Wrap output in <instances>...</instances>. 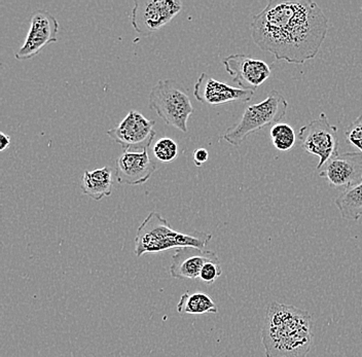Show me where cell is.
Here are the masks:
<instances>
[{"label":"cell","mask_w":362,"mask_h":357,"mask_svg":"<svg viewBox=\"0 0 362 357\" xmlns=\"http://www.w3.org/2000/svg\"><path fill=\"white\" fill-rule=\"evenodd\" d=\"M253 42L276 60L305 64L316 57L328 31V19L312 0H271L250 25Z\"/></svg>","instance_id":"6da1fadb"},{"label":"cell","mask_w":362,"mask_h":357,"mask_svg":"<svg viewBox=\"0 0 362 357\" xmlns=\"http://www.w3.org/2000/svg\"><path fill=\"white\" fill-rule=\"evenodd\" d=\"M262 342L267 357H307L313 343L312 316L296 307L271 303Z\"/></svg>","instance_id":"7a4b0ae2"},{"label":"cell","mask_w":362,"mask_h":357,"mask_svg":"<svg viewBox=\"0 0 362 357\" xmlns=\"http://www.w3.org/2000/svg\"><path fill=\"white\" fill-rule=\"evenodd\" d=\"M210 233L194 230L191 234L178 232L170 227L166 218L158 212H151L138 228L135 237L136 257L158 254L172 248L194 247L203 250L211 241Z\"/></svg>","instance_id":"3957f363"},{"label":"cell","mask_w":362,"mask_h":357,"mask_svg":"<svg viewBox=\"0 0 362 357\" xmlns=\"http://www.w3.org/2000/svg\"><path fill=\"white\" fill-rule=\"evenodd\" d=\"M287 107L286 99L279 92L273 90L262 103L248 106L239 122L226 129L223 139L232 146H241L252 133L279 124L286 115Z\"/></svg>","instance_id":"277c9868"},{"label":"cell","mask_w":362,"mask_h":357,"mask_svg":"<svg viewBox=\"0 0 362 357\" xmlns=\"http://www.w3.org/2000/svg\"><path fill=\"white\" fill-rule=\"evenodd\" d=\"M149 107L172 127L187 132V121L194 112L191 99L175 80L158 81L148 95Z\"/></svg>","instance_id":"5b68a950"},{"label":"cell","mask_w":362,"mask_h":357,"mask_svg":"<svg viewBox=\"0 0 362 357\" xmlns=\"http://www.w3.org/2000/svg\"><path fill=\"white\" fill-rule=\"evenodd\" d=\"M298 139L305 151L319 158L316 170L339 155L338 127L329 123L325 112L300 128Z\"/></svg>","instance_id":"8992f818"},{"label":"cell","mask_w":362,"mask_h":357,"mask_svg":"<svg viewBox=\"0 0 362 357\" xmlns=\"http://www.w3.org/2000/svg\"><path fill=\"white\" fill-rule=\"evenodd\" d=\"M182 10L178 0H136L131 23L138 35L148 36L171 22Z\"/></svg>","instance_id":"52a82bcc"},{"label":"cell","mask_w":362,"mask_h":357,"mask_svg":"<svg viewBox=\"0 0 362 357\" xmlns=\"http://www.w3.org/2000/svg\"><path fill=\"white\" fill-rule=\"evenodd\" d=\"M156 122L146 119L137 110H131L117 127L107 131L110 139L124 151L141 153L148 150L156 137Z\"/></svg>","instance_id":"ba28073f"},{"label":"cell","mask_w":362,"mask_h":357,"mask_svg":"<svg viewBox=\"0 0 362 357\" xmlns=\"http://www.w3.org/2000/svg\"><path fill=\"white\" fill-rule=\"evenodd\" d=\"M59 22L53 13L45 10L35 11L31 16L30 28L24 44L15 53L17 60L35 57L44 47L58 42Z\"/></svg>","instance_id":"9c48e42d"},{"label":"cell","mask_w":362,"mask_h":357,"mask_svg":"<svg viewBox=\"0 0 362 357\" xmlns=\"http://www.w3.org/2000/svg\"><path fill=\"white\" fill-rule=\"evenodd\" d=\"M226 71L241 89L255 91L270 78V65L245 54H234L223 60Z\"/></svg>","instance_id":"30bf717a"},{"label":"cell","mask_w":362,"mask_h":357,"mask_svg":"<svg viewBox=\"0 0 362 357\" xmlns=\"http://www.w3.org/2000/svg\"><path fill=\"white\" fill-rule=\"evenodd\" d=\"M337 189H349L362 182V153H344L332 158L319 173Z\"/></svg>","instance_id":"8fae6325"},{"label":"cell","mask_w":362,"mask_h":357,"mask_svg":"<svg viewBox=\"0 0 362 357\" xmlns=\"http://www.w3.org/2000/svg\"><path fill=\"white\" fill-rule=\"evenodd\" d=\"M253 95L255 91L226 85L204 72L199 76L194 88V96L197 100L208 105L217 106L230 103H246L251 100Z\"/></svg>","instance_id":"7c38bea8"},{"label":"cell","mask_w":362,"mask_h":357,"mask_svg":"<svg viewBox=\"0 0 362 357\" xmlns=\"http://www.w3.org/2000/svg\"><path fill=\"white\" fill-rule=\"evenodd\" d=\"M156 170L157 165L149 157L148 150L141 153L124 151L117 161L115 178L121 185H144Z\"/></svg>","instance_id":"4fadbf2b"},{"label":"cell","mask_w":362,"mask_h":357,"mask_svg":"<svg viewBox=\"0 0 362 357\" xmlns=\"http://www.w3.org/2000/svg\"><path fill=\"white\" fill-rule=\"evenodd\" d=\"M218 262L217 254L210 250L182 247L175 250L172 257L169 272L174 279H199L203 267L208 262Z\"/></svg>","instance_id":"5bb4252c"},{"label":"cell","mask_w":362,"mask_h":357,"mask_svg":"<svg viewBox=\"0 0 362 357\" xmlns=\"http://www.w3.org/2000/svg\"><path fill=\"white\" fill-rule=\"evenodd\" d=\"M113 185L112 169L105 166L96 170H86L81 177V187L83 195L99 201L112 195Z\"/></svg>","instance_id":"9a60e30c"},{"label":"cell","mask_w":362,"mask_h":357,"mask_svg":"<svg viewBox=\"0 0 362 357\" xmlns=\"http://www.w3.org/2000/svg\"><path fill=\"white\" fill-rule=\"evenodd\" d=\"M177 312L181 315H202L206 313H217L218 308L207 293H185L178 302Z\"/></svg>","instance_id":"2e32d148"},{"label":"cell","mask_w":362,"mask_h":357,"mask_svg":"<svg viewBox=\"0 0 362 357\" xmlns=\"http://www.w3.org/2000/svg\"><path fill=\"white\" fill-rule=\"evenodd\" d=\"M334 204L346 221H359L362 218V182L344 191L336 198Z\"/></svg>","instance_id":"e0dca14e"},{"label":"cell","mask_w":362,"mask_h":357,"mask_svg":"<svg viewBox=\"0 0 362 357\" xmlns=\"http://www.w3.org/2000/svg\"><path fill=\"white\" fill-rule=\"evenodd\" d=\"M270 134L272 144L278 151H291L296 144V131L288 124H276L272 127Z\"/></svg>","instance_id":"ac0fdd59"},{"label":"cell","mask_w":362,"mask_h":357,"mask_svg":"<svg viewBox=\"0 0 362 357\" xmlns=\"http://www.w3.org/2000/svg\"><path fill=\"white\" fill-rule=\"evenodd\" d=\"M153 155L160 162L174 161L178 156L177 144L169 137L160 139L153 146Z\"/></svg>","instance_id":"d6986e66"},{"label":"cell","mask_w":362,"mask_h":357,"mask_svg":"<svg viewBox=\"0 0 362 357\" xmlns=\"http://www.w3.org/2000/svg\"><path fill=\"white\" fill-rule=\"evenodd\" d=\"M346 141L362 153V115L356 117L345 133Z\"/></svg>","instance_id":"ffe728a7"},{"label":"cell","mask_w":362,"mask_h":357,"mask_svg":"<svg viewBox=\"0 0 362 357\" xmlns=\"http://www.w3.org/2000/svg\"><path fill=\"white\" fill-rule=\"evenodd\" d=\"M223 274V269H221V263L218 262H208L203 267L201 271L199 279L206 284H212L216 281L217 278L221 277Z\"/></svg>","instance_id":"44dd1931"},{"label":"cell","mask_w":362,"mask_h":357,"mask_svg":"<svg viewBox=\"0 0 362 357\" xmlns=\"http://www.w3.org/2000/svg\"><path fill=\"white\" fill-rule=\"evenodd\" d=\"M194 163L197 167L203 166V164H205L206 162L208 161V158H209V153H208L207 150L205 148H198L194 151Z\"/></svg>","instance_id":"7402d4cb"},{"label":"cell","mask_w":362,"mask_h":357,"mask_svg":"<svg viewBox=\"0 0 362 357\" xmlns=\"http://www.w3.org/2000/svg\"><path fill=\"white\" fill-rule=\"evenodd\" d=\"M0 151H6V148L10 146L11 144V137L8 135L4 134V132L0 133Z\"/></svg>","instance_id":"603a6c76"}]
</instances>
